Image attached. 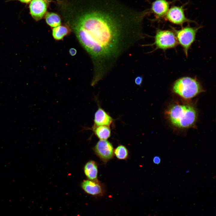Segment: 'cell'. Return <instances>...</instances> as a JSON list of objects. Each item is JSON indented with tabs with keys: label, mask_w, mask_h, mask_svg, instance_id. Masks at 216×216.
I'll return each instance as SVG.
<instances>
[{
	"label": "cell",
	"mask_w": 216,
	"mask_h": 216,
	"mask_svg": "<svg viewBox=\"0 0 216 216\" xmlns=\"http://www.w3.org/2000/svg\"><path fill=\"white\" fill-rule=\"evenodd\" d=\"M99 8L82 16L73 29L94 64L97 83L120 57L143 38V21L148 10H132L117 0H101Z\"/></svg>",
	"instance_id": "6da1fadb"
},
{
	"label": "cell",
	"mask_w": 216,
	"mask_h": 216,
	"mask_svg": "<svg viewBox=\"0 0 216 216\" xmlns=\"http://www.w3.org/2000/svg\"><path fill=\"white\" fill-rule=\"evenodd\" d=\"M171 124L177 128L187 129L194 126L197 120V112L194 106L188 103H176L165 112Z\"/></svg>",
	"instance_id": "7a4b0ae2"
},
{
	"label": "cell",
	"mask_w": 216,
	"mask_h": 216,
	"mask_svg": "<svg viewBox=\"0 0 216 216\" xmlns=\"http://www.w3.org/2000/svg\"><path fill=\"white\" fill-rule=\"evenodd\" d=\"M173 92L185 99H191L203 91L197 80L189 76L181 77L175 81L172 86Z\"/></svg>",
	"instance_id": "3957f363"
},
{
	"label": "cell",
	"mask_w": 216,
	"mask_h": 216,
	"mask_svg": "<svg viewBox=\"0 0 216 216\" xmlns=\"http://www.w3.org/2000/svg\"><path fill=\"white\" fill-rule=\"evenodd\" d=\"M200 27H192L187 26L179 29L172 28L178 44L182 47L186 56L188 57V51L195 41L196 35Z\"/></svg>",
	"instance_id": "277c9868"
},
{
	"label": "cell",
	"mask_w": 216,
	"mask_h": 216,
	"mask_svg": "<svg viewBox=\"0 0 216 216\" xmlns=\"http://www.w3.org/2000/svg\"><path fill=\"white\" fill-rule=\"evenodd\" d=\"M154 38V42L152 45L155 46V50L165 51L175 48L178 44L173 31L158 29Z\"/></svg>",
	"instance_id": "5b68a950"
},
{
	"label": "cell",
	"mask_w": 216,
	"mask_h": 216,
	"mask_svg": "<svg viewBox=\"0 0 216 216\" xmlns=\"http://www.w3.org/2000/svg\"><path fill=\"white\" fill-rule=\"evenodd\" d=\"M184 5H173L170 8L164 17V19L177 25L182 26L184 23L194 22L185 16Z\"/></svg>",
	"instance_id": "8992f818"
},
{
	"label": "cell",
	"mask_w": 216,
	"mask_h": 216,
	"mask_svg": "<svg viewBox=\"0 0 216 216\" xmlns=\"http://www.w3.org/2000/svg\"><path fill=\"white\" fill-rule=\"evenodd\" d=\"M94 151L103 162H106L114 156V149L112 144L107 140H100L93 148Z\"/></svg>",
	"instance_id": "52a82bcc"
},
{
	"label": "cell",
	"mask_w": 216,
	"mask_h": 216,
	"mask_svg": "<svg viewBox=\"0 0 216 216\" xmlns=\"http://www.w3.org/2000/svg\"><path fill=\"white\" fill-rule=\"evenodd\" d=\"M81 186L86 193L91 195L102 196L105 192V188L103 185L98 179L95 180L88 179L84 180L81 182Z\"/></svg>",
	"instance_id": "ba28073f"
},
{
	"label": "cell",
	"mask_w": 216,
	"mask_h": 216,
	"mask_svg": "<svg viewBox=\"0 0 216 216\" xmlns=\"http://www.w3.org/2000/svg\"><path fill=\"white\" fill-rule=\"evenodd\" d=\"M170 4L167 0H155L152 2L149 11L154 14L155 20L164 16L170 8Z\"/></svg>",
	"instance_id": "9c48e42d"
},
{
	"label": "cell",
	"mask_w": 216,
	"mask_h": 216,
	"mask_svg": "<svg viewBox=\"0 0 216 216\" xmlns=\"http://www.w3.org/2000/svg\"><path fill=\"white\" fill-rule=\"evenodd\" d=\"M32 16L36 20L41 19L45 14L47 9L45 2L43 0H33L29 5Z\"/></svg>",
	"instance_id": "30bf717a"
},
{
	"label": "cell",
	"mask_w": 216,
	"mask_h": 216,
	"mask_svg": "<svg viewBox=\"0 0 216 216\" xmlns=\"http://www.w3.org/2000/svg\"><path fill=\"white\" fill-rule=\"evenodd\" d=\"M113 121L111 116L101 108L99 107L94 114L93 126L110 127Z\"/></svg>",
	"instance_id": "8fae6325"
},
{
	"label": "cell",
	"mask_w": 216,
	"mask_h": 216,
	"mask_svg": "<svg viewBox=\"0 0 216 216\" xmlns=\"http://www.w3.org/2000/svg\"><path fill=\"white\" fill-rule=\"evenodd\" d=\"M84 171L88 179L93 180L98 179V165L94 161H88L84 166Z\"/></svg>",
	"instance_id": "7c38bea8"
},
{
	"label": "cell",
	"mask_w": 216,
	"mask_h": 216,
	"mask_svg": "<svg viewBox=\"0 0 216 216\" xmlns=\"http://www.w3.org/2000/svg\"><path fill=\"white\" fill-rule=\"evenodd\" d=\"M92 130L94 134L99 139L107 140L110 136V127L105 126H93Z\"/></svg>",
	"instance_id": "4fadbf2b"
},
{
	"label": "cell",
	"mask_w": 216,
	"mask_h": 216,
	"mask_svg": "<svg viewBox=\"0 0 216 216\" xmlns=\"http://www.w3.org/2000/svg\"><path fill=\"white\" fill-rule=\"evenodd\" d=\"M70 31L67 27L63 26H59L54 28L52 30V35L56 40H60L69 34Z\"/></svg>",
	"instance_id": "5bb4252c"
},
{
	"label": "cell",
	"mask_w": 216,
	"mask_h": 216,
	"mask_svg": "<svg viewBox=\"0 0 216 216\" xmlns=\"http://www.w3.org/2000/svg\"><path fill=\"white\" fill-rule=\"evenodd\" d=\"M46 20L49 26L54 28L60 26L61 23L59 16L54 13H47L46 16Z\"/></svg>",
	"instance_id": "9a60e30c"
},
{
	"label": "cell",
	"mask_w": 216,
	"mask_h": 216,
	"mask_svg": "<svg viewBox=\"0 0 216 216\" xmlns=\"http://www.w3.org/2000/svg\"><path fill=\"white\" fill-rule=\"evenodd\" d=\"M114 155L120 160H125L128 156V152L124 146L120 145L118 146L114 151Z\"/></svg>",
	"instance_id": "2e32d148"
},
{
	"label": "cell",
	"mask_w": 216,
	"mask_h": 216,
	"mask_svg": "<svg viewBox=\"0 0 216 216\" xmlns=\"http://www.w3.org/2000/svg\"><path fill=\"white\" fill-rule=\"evenodd\" d=\"M135 83L137 85L140 86L142 84L143 81V77L141 76H136L134 80Z\"/></svg>",
	"instance_id": "e0dca14e"
},
{
	"label": "cell",
	"mask_w": 216,
	"mask_h": 216,
	"mask_svg": "<svg viewBox=\"0 0 216 216\" xmlns=\"http://www.w3.org/2000/svg\"><path fill=\"white\" fill-rule=\"evenodd\" d=\"M153 161L154 164H158L160 162L161 159L159 156H156L153 158Z\"/></svg>",
	"instance_id": "ac0fdd59"
},
{
	"label": "cell",
	"mask_w": 216,
	"mask_h": 216,
	"mask_svg": "<svg viewBox=\"0 0 216 216\" xmlns=\"http://www.w3.org/2000/svg\"><path fill=\"white\" fill-rule=\"evenodd\" d=\"M69 52L70 55L72 56L75 55L77 52L76 50L74 48H70L69 50Z\"/></svg>",
	"instance_id": "d6986e66"
},
{
	"label": "cell",
	"mask_w": 216,
	"mask_h": 216,
	"mask_svg": "<svg viewBox=\"0 0 216 216\" xmlns=\"http://www.w3.org/2000/svg\"><path fill=\"white\" fill-rule=\"evenodd\" d=\"M21 2L23 3H28L31 0H18Z\"/></svg>",
	"instance_id": "ffe728a7"
}]
</instances>
